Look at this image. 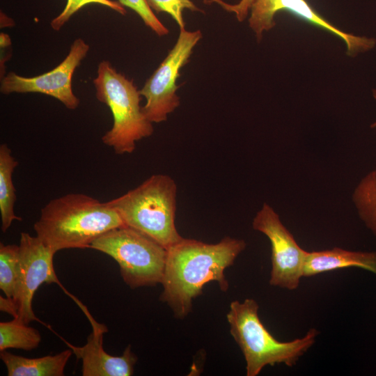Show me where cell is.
Listing matches in <instances>:
<instances>
[{"instance_id": "obj_2", "label": "cell", "mask_w": 376, "mask_h": 376, "mask_svg": "<svg viewBox=\"0 0 376 376\" xmlns=\"http://www.w3.org/2000/svg\"><path fill=\"white\" fill-rule=\"evenodd\" d=\"M125 226L107 202L86 194L71 193L51 200L33 225L36 236L54 252L90 248L106 232Z\"/></svg>"}, {"instance_id": "obj_3", "label": "cell", "mask_w": 376, "mask_h": 376, "mask_svg": "<svg viewBox=\"0 0 376 376\" xmlns=\"http://www.w3.org/2000/svg\"><path fill=\"white\" fill-rule=\"evenodd\" d=\"M259 306L253 299L230 303L226 318L230 332L245 361L246 376H257L266 366L292 367L315 344L318 331L312 328L301 338L280 341L267 329L258 316Z\"/></svg>"}, {"instance_id": "obj_7", "label": "cell", "mask_w": 376, "mask_h": 376, "mask_svg": "<svg viewBox=\"0 0 376 376\" xmlns=\"http://www.w3.org/2000/svg\"><path fill=\"white\" fill-rule=\"evenodd\" d=\"M201 38L200 30L180 29L175 45L140 90L146 99L142 111L152 123L166 121L168 115L180 105L176 84L180 70L188 62Z\"/></svg>"}, {"instance_id": "obj_21", "label": "cell", "mask_w": 376, "mask_h": 376, "mask_svg": "<svg viewBox=\"0 0 376 376\" xmlns=\"http://www.w3.org/2000/svg\"><path fill=\"white\" fill-rule=\"evenodd\" d=\"M118 2L123 6L133 10L158 36H164L169 33L167 27L155 15L146 0H118Z\"/></svg>"}, {"instance_id": "obj_25", "label": "cell", "mask_w": 376, "mask_h": 376, "mask_svg": "<svg viewBox=\"0 0 376 376\" xmlns=\"http://www.w3.org/2000/svg\"><path fill=\"white\" fill-rule=\"evenodd\" d=\"M373 96L376 99V91L374 90L373 91ZM372 127H376V123H373L372 125H371Z\"/></svg>"}, {"instance_id": "obj_12", "label": "cell", "mask_w": 376, "mask_h": 376, "mask_svg": "<svg viewBox=\"0 0 376 376\" xmlns=\"http://www.w3.org/2000/svg\"><path fill=\"white\" fill-rule=\"evenodd\" d=\"M93 331L82 347L69 345L82 361L83 376H130L133 375L137 357L128 345L121 356H112L103 348V334L107 331L104 324L96 322L89 315Z\"/></svg>"}, {"instance_id": "obj_8", "label": "cell", "mask_w": 376, "mask_h": 376, "mask_svg": "<svg viewBox=\"0 0 376 376\" xmlns=\"http://www.w3.org/2000/svg\"><path fill=\"white\" fill-rule=\"evenodd\" d=\"M253 228L265 235L271 243V285L296 290L304 277L308 251L301 249L281 223L279 215L264 204L253 220Z\"/></svg>"}, {"instance_id": "obj_13", "label": "cell", "mask_w": 376, "mask_h": 376, "mask_svg": "<svg viewBox=\"0 0 376 376\" xmlns=\"http://www.w3.org/2000/svg\"><path fill=\"white\" fill-rule=\"evenodd\" d=\"M350 267L365 269L376 275V251H352L334 248L308 252L304 277Z\"/></svg>"}, {"instance_id": "obj_6", "label": "cell", "mask_w": 376, "mask_h": 376, "mask_svg": "<svg viewBox=\"0 0 376 376\" xmlns=\"http://www.w3.org/2000/svg\"><path fill=\"white\" fill-rule=\"evenodd\" d=\"M90 248L115 260L124 282L132 289L162 281L167 249L134 228L123 226L110 230L95 239Z\"/></svg>"}, {"instance_id": "obj_22", "label": "cell", "mask_w": 376, "mask_h": 376, "mask_svg": "<svg viewBox=\"0 0 376 376\" xmlns=\"http://www.w3.org/2000/svg\"><path fill=\"white\" fill-rule=\"evenodd\" d=\"M207 1L215 2L227 11L234 13L237 19L242 22L246 18L254 0H240L236 4H229L222 0H207Z\"/></svg>"}, {"instance_id": "obj_10", "label": "cell", "mask_w": 376, "mask_h": 376, "mask_svg": "<svg viewBox=\"0 0 376 376\" xmlns=\"http://www.w3.org/2000/svg\"><path fill=\"white\" fill-rule=\"evenodd\" d=\"M89 45L81 38L72 44L69 53L56 67L44 74L26 77L13 72L3 77L0 91L3 94L13 93H38L59 100L68 109L74 110L79 100L72 88V78L76 68L86 57Z\"/></svg>"}, {"instance_id": "obj_23", "label": "cell", "mask_w": 376, "mask_h": 376, "mask_svg": "<svg viewBox=\"0 0 376 376\" xmlns=\"http://www.w3.org/2000/svg\"><path fill=\"white\" fill-rule=\"evenodd\" d=\"M0 308L3 312L12 315L14 318L17 315L15 304L10 298L0 297Z\"/></svg>"}, {"instance_id": "obj_11", "label": "cell", "mask_w": 376, "mask_h": 376, "mask_svg": "<svg viewBox=\"0 0 376 376\" xmlns=\"http://www.w3.org/2000/svg\"><path fill=\"white\" fill-rule=\"evenodd\" d=\"M250 10L249 26L258 42L264 31H269L275 26V14L280 10H286L342 39L346 44L349 56L367 52L376 44L374 38L354 36L338 29L317 13L306 0H254Z\"/></svg>"}, {"instance_id": "obj_5", "label": "cell", "mask_w": 376, "mask_h": 376, "mask_svg": "<svg viewBox=\"0 0 376 376\" xmlns=\"http://www.w3.org/2000/svg\"><path fill=\"white\" fill-rule=\"evenodd\" d=\"M93 82L97 99L109 107L113 116L112 127L102 137L103 143L118 155L133 152L136 143L154 131L140 106V91L108 61L99 63Z\"/></svg>"}, {"instance_id": "obj_18", "label": "cell", "mask_w": 376, "mask_h": 376, "mask_svg": "<svg viewBox=\"0 0 376 376\" xmlns=\"http://www.w3.org/2000/svg\"><path fill=\"white\" fill-rule=\"evenodd\" d=\"M19 245L0 244V288L8 298L14 294L18 272Z\"/></svg>"}, {"instance_id": "obj_24", "label": "cell", "mask_w": 376, "mask_h": 376, "mask_svg": "<svg viewBox=\"0 0 376 376\" xmlns=\"http://www.w3.org/2000/svg\"><path fill=\"white\" fill-rule=\"evenodd\" d=\"M10 44V40L8 36L5 33H1V47H5Z\"/></svg>"}, {"instance_id": "obj_1", "label": "cell", "mask_w": 376, "mask_h": 376, "mask_svg": "<svg viewBox=\"0 0 376 376\" xmlns=\"http://www.w3.org/2000/svg\"><path fill=\"white\" fill-rule=\"evenodd\" d=\"M245 247L243 240L230 237L216 244L182 237L167 249L160 300L169 305L176 318H185L207 283L216 281L221 290H228L224 270L233 265Z\"/></svg>"}, {"instance_id": "obj_15", "label": "cell", "mask_w": 376, "mask_h": 376, "mask_svg": "<svg viewBox=\"0 0 376 376\" xmlns=\"http://www.w3.org/2000/svg\"><path fill=\"white\" fill-rule=\"evenodd\" d=\"M18 164L12 155L11 150L5 143L0 146V213L1 230L6 233L15 220L21 217L15 213L16 201L13 173Z\"/></svg>"}, {"instance_id": "obj_16", "label": "cell", "mask_w": 376, "mask_h": 376, "mask_svg": "<svg viewBox=\"0 0 376 376\" xmlns=\"http://www.w3.org/2000/svg\"><path fill=\"white\" fill-rule=\"evenodd\" d=\"M41 341L38 330L17 318L0 322V351L9 348L31 351Z\"/></svg>"}, {"instance_id": "obj_20", "label": "cell", "mask_w": 376, "mask_h": 376, "mask_svg": "<svg viewBox=\"0 0 376 376\" xmlns=\"http://www.w3.org/2000/svg\"><path fill=\"white\" fill-rule=\"evenodd\" d=\"M150 8L156 13L164 12L170 15L178 25L180 29L185 28L183 10L203 12L191 0H146Z\"/></svg>"}, {"instance_id": "obj_4", "label": "cell", "mask_w": 376, "mask_h": 376, "mask_svg": "<svg viewBox=\"0 0 376 376\" xmlns=\"http://www.w3.org/2000/svg\"><path fill=\"white\" fill-rule=\"evenodd\" d=\"M176 198L174 180L167 175L155 174L108 203L118 212L125 226L168 249L182 238L175 224Z\"/></svg>"}, {"instance_id": "obj_9", "label": "cell", "mask_w": 376, "mask_h": 376, "mask_svg": "<svg viewBox=\"0 0 376 376\" xmlns=\"http://www.w3.org/2000/svg\"><path fill=\"white\" fill-rule=\"evenodd\" d=\"M55 253L37 236L21 233L17 278L11 299L17 312L15 318L26 324L37 320L32 309V301L39 286L44 283H60L54 268Z\"/></svg>"}, {"instance_id": "obj_17", "label": "cell", "mask_w": 376, "mask_h": 376, "mask_svg": "<svg viewBox=\"0 0 376 376\" xmlns=\"http://www.w3.org/2000/svg\"><path fill=\"white\" fill-rule=\"evenodd\" d=\"M354 200L361 219L376 235V169L361 180L356 189Z\"/></svg>"}, {"instance_id": "obj_19", "label": "cell", "mask_w": 376, "mask_h": 376, "mask_svg": "<svg viewBox=\"0 0 376 376\" xmlns=\"http://www.w3.org/2000/svg\"><path fill=\"white\" fill-rule=\"evenodd\" d=\"M99 4L125 15L126 10L120 3L112 0H67L62 12L51 22V26L55 31H59L70 17L84 6L88 4Z\"/></svg>"}, {"instance_id": "obj_14", "label": "cell", "mask_w": 376, "mask_h": 376, "mask_svg": "<svg viewBox=\"0 0 376 376\" xmlns=\"http://www.w3.org/2000/svg\"><path fill=\"white\" fill-rule=\"evenodd\" d=\"M72 352L68 349L55 355L26 358L3 350L0 357L8 376H63Z\"/></svg>"}]
</instances>
